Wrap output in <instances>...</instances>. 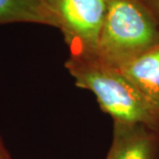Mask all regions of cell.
<instances>
[{"label":"cell","instance_id":"cell-1","mask_svg":"<svg viewBox=\"0 0 159 159\" xmlns=\"http://www.w3.org/2000/svg\"><path fill=\"white\" fill-rule=\"evenodd\" d=\"M65 68L77 87L92 92L114 122L143 123L159 129V115L120 68L97 55H69Z\"/></svg>","mask_w":159,"mask_h":159},{"label":"cell","instance_id":"cell-2","mask_svg":"<svg viewBox=\"0 0 159 159\" xmlns=\"http://www.w3.org/2000/svg\"><path fill=\"white\" fill-rule=\"evenodd\" d=\"M159 46V24L141 0H107L97 56L121 68Z\"/></svg>","mask_w":159,"mask_h":159},{"label":"cell","instance_id":"cell-3","mask_svg":"<svg viewBox=\"0 0 159 159\" xmlns=\"http://www.w3.org/2000/svg\"><path fill=\"white\" fill-rule=\"evenodd\" d=\"M50 26L62 33L69 55H97L107 0H43Z\"/></svg>","mask_w":159,"mask_h":159},{"label":"cell","instance_id":"cell-4","mask_svg":"<svg viewBox=\"0 0 159 159\" xmlns=\"http://www.w3.org/2000/svg\"><path fill=\"white\" fill-rule=\"evenodd\" d=\"M106 159H159V129L143 123L114 122Z\"/></svg>","mask_w":159,"mask_h":159},{"label":"cell","instance_id":"cell-5","mask_svg":"<svg viewBox=\"0 0 159 159\" xmlns=\"http://www.w3.org/2000/svg\"><path fill=\"white\" fill-rule=\"evenodd\" d=\"M159 115V46L120 68Z\"/></svg>","mask_w":159,"mask_h":159},{"label":"cell","instance_id":"cell-6","mask_svg":"<svg viewBox=\"0 0 159 159\" xmlns=\"http://www.w3.org/2000/svg\"><path fill=\"white\" fill-rule=\"evenodd\" d=\"M11 23L50 26L43 0H0V25Z\"/></svg>","mask_w":159,"mask_h":159},{"label":"cell","instance_id":"cell-7","mask_svg":"<svg viewBox=\"0 0 159 159\" xmlns=\"http://www.w3.org/2000/svg\"><path fill=\"white\" fill-rule=\"evenodd\" d=\"M149 8L159 24V0H141Z\"/></svg>","mask_w":159,"mask_h":159},{"label":"cell","instance_id":"cell-8","mask_svg":"<svg viewBox=\"0 0 159 159\" xmlns=\"http://www.w3.org/2000/svg\"><path fill=\"white\" fill-rule=\"evenodd\" d=\"M0 159H12L11 153L7 150V148L5 147L4 142L0 135Z\"/></svg>","mask_w":159,"mask_h":159}]
</instances>
